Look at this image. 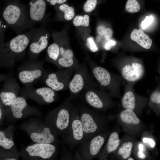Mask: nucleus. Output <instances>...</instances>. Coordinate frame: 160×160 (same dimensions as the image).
Here are the masks:
<instances>
[{"mask_svg":"<svg viewBox=\"0 0 160 160\" xmlns=\"http://www.w3.org/2000/svg\"><path fill=\"white\" fill-rule=\"evenodd\" d=\"M35 29L19 34L0 44V69L12 70L16 63L23 58Z\"/></svg>","mask_w":160,"mask_h":160,"instance_id":"nucleus-1","label":"nucleus"},{"mask_svg":"<svg viewBox=\"0 0 160 160\" xmlns=\"http://www.w3.org/2000/svg\"><path fill=\"white\" fill-rule=\"evenodd\" d=\"M35 143L50 144L57 145L60 143L58 135L44 121L32 119L19 126Z\"/></svg>","mask_w":160,"mask_h":160,"instance_id":"nucleus-2","label":"nucleus"},{"mask_svg":"<svg viewBox=\"0 0 160 160\" xmlns=\"http://www.w3.org/2000/svg\"><path fill=\"white\" fill-rule=\"evenodd\" d=\"M2 19L8 27L18 34L31 27L34 25L31 22L26 9L16 3L7 5L2 13Z\"/></svg>","mask_w":160,"mask_h":160,"instance_id":"nucleus-3","label":"nucleus"},{"mask_svg":"<svg viewBox=\"0 0 160 160\" xmlns=\"http://www.w3.org/2000/svg\"><path fill=\"white\" fill-rule=\"evenodd\" d=\"M69 98L62 104L49 111L44 121L58 135L64 137L70 122L72 105Z\"/></svg>","mask_w":160,"mask_h":160,"instance_id":"nucleus-4","label":"nucleus"},{"mask_svg":"<svg viewBox=\"0 0 160 160\" xmlns=\"http://www.w3.org/2000/svg\"><path fill=\"white\" fill-rule=\"evenodd\" d=\"M42 114L38 108L30 105L25 99L18 96L10 106L6 107L4 120L13 122Z\"/></svg>","mask_w":160,"mask_h":160,"instance_id":"nucleus-5","label":"nucleus"},{"mask_svg":"<svg viewBox=\"0 0 160 160\" xmlns=\"http://www.w3.org/2000/svg\"><path fill=\"white\" fill-rule=\"evenodd\" d=\"M45 71L42 61L28 59L17 68V76L24 86H31L42 78Z\"/></svg>","mask_w":160,"mask_h":160,"instance_id":"nucleus-6","label":"nucleus"},{"mask_svg":"<svg viewBox=\"0 0 160 160\" xmlns=\"http://www.w3.org/2000/svg\"><path fill=\"white\" fill-rule=\"evenodd\" d=\"M57 152L56 145L52 144L35 143L23 148L19 153L23 160H52Z\"/></svg>","mask_w":160,"mask_h":160,"instance_id":"nucleus-7","label":"nucleus"},{"mask_svg":"<svg viewBox=\"0 0 160 160\" xmlns=\"http://www.w3.org/2000/svg\"><path fill=\"white\" fill-rule=\"evenodd\" d=\"M84 132L78 108L72 106L70 123L64 137L65 142L69 148L73 149L83 140Z\"/></svg>","mask_w":160,"mask_h":160,"instance_id":"nucleus-8","label":"nucleus"},{"mask_svg":"<svg viewBox=\"0 0 160 160\" xmlns=\"http://www.w3.org/2000/svg\"><path fill=\"white\" fill-rule=\"evenodd\" d=\"M20 96L31 100L40 105L51 103L57 99L56 91L47 86L35 88L31 86H24L20 89Z\"/></svg>","mask_w":160,"mask_h":160,"instance_id":"nucleus-9","label":"nucleus"},{"mask_svg":"<svg viewBox=\"0 0 160 160\" xmlns=\"http://www.w3.org/2000/svg\"><path fill=\"white\" fill-rule=\"evenodd\" d=\"M78 109L84 132L82 143L93 137L98 131L100 125V123L98 122V118L96 117L95 113L87 107H79Z\"/></svg>","mask_w":160,"mask_h":160,"instance_id":"nucleus-10","label":"nucleus"},{"mask_svg":"<svg viewBox=\"0 0 160 160\" xmlns=\"http://www.w3.org/2000/svg\"><path fill=\"white\" fill-rule=\"evenodd\" d=\"M40 28H36L29 44L28 59L37 60L39 54L47 47L48 36Z\"/></svg>","mask_w":160,"mask_h":160,"instance_id":"nucleus-11","label":"nucleus"},{"mask_svg":"<svg viewBox=\"0 0 160 160\" xmlns=\"http://www.w3.org/2000/svg\"><path fill=\"white\" fill-rule=\"evenodd\" d=\"M4 81L0 89V98L4 105L9 107L18 96L20 87L17 80L12 76Z\"/></svg>","mask_w":160,"mask_h":160,"instance_id":"nucleus-12","label":"nucleus"},{"mask_svg":"<svg viewBox=\"0 0 160 160\" xmlns=\"http://www.w3.org/2000/svg\"><path fill=\"white\" fill-rule=\"evenodd\" d=\"M101 135H98L86 140L81 144L80 155L83 160H90L99 152L105 142Z\"/></svg>","mask_w":160,"mask_h":160,"instance_id":"nucleus-13","label":"nucleus"},{"mask_svg":"<svg viewBox=\"0 0 160 160\" xmlns=\"http://www.w3.org/2000/svg\"><path fill=\"white\" fill-rule=\"evenodd\" d=\"M15 128L9 125L4 129H0V146L17 153H19L14 139Z\"/></svg>","mask_w":160,"mask_h":160,"instance_id":"nucleus-14","label":"nucleus"},{"mask_svg":"<svg viewBox=\"0 0 160 160\" xmlns=\"http://www.w3.org/2000/svg\"><path fill=\"white\" fill-rule=\"evenodd\" d=\"M122 74L127 81L134 82L137 81L142 77L144 73L143 65L137 63H133L131 64L125 65L122 70Z\"/></svg>","mask_w":160,"mask_h":160,"instance_id":"nucleus-15","label":"nucleus"},{"mask_svg":"<svg viewBox=\"0 0 160 160\" xmlns=\"http://www.w3.org/2000/svg\"><path fill=\"white\" fill-rule=\"evenodd\" d=\"M62 75L60 71L47 73L45 71L42 78L47 86L56 92L63 90L65 87Z\"/></svg>","mask_w":160,"mask_h":160,"instance_id":"nucleus-16","label":"nucleus"},{"mask_svg":"<svg viewBox=\"0 0 160 160\" xmlns=\"http://www.w3.org/2000/svg\"><path fill=\"white\" fill-rule=\"evenodd\" d=\"M46 9L44 0H32L30 3L29 15L34 24L41 21L44 17Z\"/></svg>","mask_w":160,"mask_h":160,"instance_id":"nucleus-17","label":"nucleus"},{"mask_svg":"<svg viewBox=\"0 0 160 160\" xmlns=\"http://www.w3.org/2000/svg\"><path fill=\"white\" fill-rule=\"evenodd\" d=\"M59 47V55L55 65L59 67L69 68L74 64L73 52L70 49Z\"/></svg>","mask_w":160,"mask_h":160,"instance_id":"nucleus-18","label":"nucleus"},{"mask_svg":"<svg viewBox=\"0 0 160 160\" xmlns=\"http://www.w3.org/2000/svg\"><path fill=\"white\" fill-rule=\"evenodd\" d=\"M85 84V78L82 73H76L69 84V88L71 93L70 98H75L84 88Z\"/></svg>","mask_w":160,"mask_h":160,"instance_id":"nucleus-19","label":"nucleus"},{"mask_svg":"<svg viewBox=\"0 0 160 160\" xmlns=\"http://www.w3.org/2000/svg\"><path fill=\"white\" fill-rule=\"evenodd\" d=\"M130 38L143 48L149 49L152 45V40L141 29H134L130 34Z\"/></svg>","mask_w":160,"mask_h":160,"instance_id":"nucleus-20","label":"nucleus"},{"mask_svg":"<svg viewBox=\"0 0 160 160\" xmlns=\"http://www.w3.org/2000/svg\"><path fill=\"white\" fill-rule=\"evenodd\" d=\"M83 98L87 104L94 108L101 109L104 107L102 100L97 94L92 90H86L84 94Z\"/></svg>","mask_w":160,"mask_h":160,"instance_id":"nucleus-21","label":"nucleus"},{"mask_svg":"<svg viewBox=\"0 0 160 160\" xmlns=\"http://www.w3.org/2000/svg\"><path fill=\"white\" fill-rule=\"evenodd\" d=\"M93 75L97 80L103 86L108 85L111 82V76L108 71L102 67L97 66L93 71Z\"/></svg>","mask_w":160,"mask_h":160,"instance_id":"nucleus-22","label":"nucleus"},{"mask_svg":"<svg viewBox=\"0 0 160 160\" xmlns=\"http://www.w3.org/2000/svg\"><path fill=\"white\" fill-rule=\"evenodd\" d=\"M122 121L124 123L133 124H137L140 120L132 110L127 109L123 111L120 114Z\"/></svg>","mask_w":160,"mask_h":160,"instance_id":"nucleus-23","label":"nucleus"},{"mask_svg":"<svg viewBox=\"0 0 160 160\" xmlns=\"http://www.w3.org/2000/svg\"><path fill=\"white\" fill-rule=\"evenodd\" d=\"M60 47L56 42L50 45L47 49V57L46 60L55 65L59 55Z\"/></svg>","mask_w":160,"mask_h":160,"instance_id":"nucleus-24","label":"nucleus"},{"mask_svg":"<svg viewBox=\"0 0 160 160\" xmlns=\"http://www.w3.org/2000/svg\"><path fill=\"white\" fill-rule=\"evenodd\" d=\"M122 103L125 108L134 109L135 106V99L133 93L130 91L126 92L123 97Z\"/></svg>","mask_w":160,"mask_h":160,"instance_id":"nucleus-25","label":"nucleus"},{"mask_svg":"<svg viewBox=\"0 0 160 160\" xmlns=\"http://www.w3.org/2000/svg\"><path fill=\"white\" fill-rule=\"evenodd\" d=\"M120 140L119 135L116 132H114L111 134L106 145V151L108 153L115 151L119 147Z\"/></svg>","mask_w":160,"mask_h":160,"instance_id":"nucleus-26","label":"nucleus"},{"mask_svg":"<svg viewBox=\"0 0 160 160\" xmlns=\"http://www.w3.org/2000/svg\"><path fill=\"white\" fill-rule=\"evenodd\" d=\"M132 146L133 144L131 142L124 143L119 149L118 154L121 156L123 159H127L130 156Z\"/></svg>","mask_w":160,"mask_h":160,"instance_id":"nucleus-27","label":"nucleus"},{"mask_svg":"<svg viewBox=\"0 0 160 160\" xmlns=\"http://www.w3.org/2000/svg\"><path fill=\"white\" fill-rule=\"evenodd\" d=\"M19 157V153H16L0 146V160H17Z\"/></svg>","mask_w":160,"mask_h":160,"instance_id":"nucleus-28","label":"nucleus"},{"mask_svg":"<svg viewBox=\"0 0 160 160\" xmlns=\"http://www.w3.org/2000/svg\"><path fill=\"white\" fill-rule=\"evenodd\" d=\"M59 9L64 13V18L67 20H72L75 15L74 8L65 4H61L59 7Z\"/></svg>","mask_w":160,"mask_h":160,"instance_id":"nucleus-29","label":"nucleus"},{"mask_svg":"<svg viewBox=\"0 0 160 160\" xmlns=\"http://www.w3.org/2000/svg\"><path fill=\"white\" fill-rule=\"evenodd\" d=\"M73 23L74 25L76 26H83L87 27L89 25V16L87 15L84 16L77 15L74 18Z\"/></svg>","mask_w":160,"mask_h":160,"instance_id":"nucleus-30","label":"nucleus"},{"mask_svg":"<svg viewBox=\"0 0 160 160\" xmlns=\"http://www.w3.org/2000/svg\"><path fill=\"white\" fill-rule=\"evenodd\" d=\"M125 7L126 10L130 13L137 12L140 9V5L137 0H128Z\"/></svg>","mask_w":160,"mask_h":160,"instance_id":"nucleus-31","label":"nucleus"},{"mask_svg":"<svg viewBox=\"0 0 160 160\" xmlns=\"http://www.w3.org/2000/svg\"><path fill=\"white\" fill-rule=\"evenodd\" d=\"M97 3V0H87L83 6L84 10L90 12L95 8Z\"/></svg>","mask_w":160,"mask_h":160,"instance_id":"nucleus-32","label":"nucleus"},{"mask_svg":"<svg viewBox=\"0 0 160 160\" xmlns=\"http://www.w3.org/2000/svg\"><path fill=\"white\" fill-rule=\"evenodd\" d=\"M8 27L3 20L0 18V44L4 42L5 33Z\"/></svg>","mask_w":160,"mask_h":160,"instance_id":"nucleus-33","label":"nucleus"},{"mask_svg":"<svg viewBox=\"0 0 160 160\" xmlns=\"http://www.w3.org/2000/svg\"><path fill=\"white\" fill-rule=\"evenodd\" d=\"M86 45L87 47L92 52H95L98 51L97 47L92 38L89 37L87 38Z\"/></svg>","mask_w":160,"mask_h":160,"instance_id":"nucleus-34","label":"nucleus"},{"mask_svg":"<svg viewBox=\"0 0 160 160\" xmlns=\"http://www.w3.org/2000/svg\"><path fill=\"white\" fill-rule=\"evenodd\" d=\"M6 106L2 103L0 98V127L3 125L5 118Z\"/></svg>","mask_w":160,"mask_h":160,"instance_id":"nucleus-35","label":"nucleus"},{"mask_svg":"<svg viewBox=\"0 0 160 160\" xmlns=\"http://www.w3.org/2000/svg\"><path fill=\"white\" fill-rule=\"evenodd\" d=\"M153 19V17L152 16H147L144 21L142 22L141 23L142 28L143 29H145L152 23Z\"/></svg>","mask_w":160,"mask_h":160,"instance_id":"nucleus-36","label":"nucleus"},{"mask_svg":"<svg viewBox=\"0 0 160 160\" xmlns=\"http://www.w3.org/2000/svg\"><path fill=\"white\" fill-rule=\"evenodd\" d=\"M151 99L153 102L160 104V92H156L154 93L151 95Z\"/></svg>","mask_w":160,"mask_h":160,"instance_id":"nucleus-37","label":"nucleus"},{"mask_svg":"<svg viewBox=\"0 0 160 160\" xmlns=\"http://www.w3.org/2000/svg\"><path fill=\"white\" fill-rule=\"evenodd\" d=\"M116 44V42L113 40L108 41L105 45L104 48L106 50H109L114 47Z\"/></svg>","mask_w":160,"mask_h":160,"instance_id":"nucleus-38","label":"nucleus"},{"mask_svg":"<svg viewBox=\"0 0 160 160\" xmlns=\"http://www.w3.org/2000/svg\"><path fill=\"white\" fill-rule=\"evenodd\" d=\"M139 151L137 153V155L138 157L141 159H144L146 156L143 153V145L140 144L138 145Z\"/></svg>","mask_w":160,"mask_h":160,"instance_id":"nucleus-39","label":"nucleus"},{"mask_svg":"<svg viewBox=\"0 0 160 160\" xmlns=\"http://www.w3.org/2000/svg\"><path fill=\"white\" fill-rule=\"evenodd\" d=\"M113 31L111 29L109 28L105 29L104 35L106 40H109L111 37Z\"/></svg>","mask_w":160,"mask_h":160,"instance_id":"nucleus-40","label":"nucleus"},{"mask_svg":"<svg viewBox=\"0 0 160 160\" xmlns=\"http://www.w3.org/2000/svg\"><path fill=\"white\" fill-rule=\"evenodd\" d=\"M51 5L54 6L56 4H61L64 3L67 0H46Z\"/></svg>","mask_w":160,"mask_h":160,"instance_id":"nucleus-41","label":"nucleus"},{"mask_svg":"<svg viewBox=\"0 0 160 160\" xmlns=\"http://www.w3.org/2000/svg\"><path fill=\"white\" fill-rule=\"evenodd\" d=\"M143 141L144 143H148L151 147L154 148L155 146V143L154 140L150 138H144L143 139Z\"/></svg>","mask_w":160,"mask_h":160,"instance_id":"nucleus-42","label":"nucleus"},{"mask_svg":"<svg viewBox=\"0 0 160 160\" xmlns=\"http://www.w3.org/2000/svg\"><path fill=\"white\" fill-rule=\"evenodd\" d=\"M11 73L0 74V82L4 81L8 77L12 76Z\"/></svg>","mask_w":160,"mask_h":160,"instance_id":"nucleus-43","label":"nucleus"},{"mask_svg":"<svg viewBox=\"0 0 160 160\" xmlns=\"http://www.w3.org/2000/svg\"><path fill=\"white\" fill-rule=\"evenodd\" d=\"M97 31L99 34L101 36H104L105 28L103 26H100L97 28Z\"/></svg>","mask_w":160,"mask_h":160,"instance_id":"nucleus-44","label":"nucleus"},{"mask_svg":"<svg viewBox=\"0 0 160 160\" xmlns=\"http://www.w3.org/2000/svg\"><path fill=\"white\" fill-rule=\"evenodd\" d=\"M97 40L98 42H100L101 41V38L99 36H97Z\"/></svg>","mask_w":160,"mask_h":160,"instance_id":"nucleus-45","label":"nucleus"},{"mask_svg":"<svg viewBox=\"0 0 160 160\" xmlns=\"http://www.w3.org/2000/svg\"><path fill=\"white\" fill-rule=\"evenodd\" d=\"M128 160H134V159L132 158H130L128 159Z\"/></svg>","mask_w":160,"mask_h":160,"instance_id":"nucleus-46","label":"nucleus"}]
</instances>
